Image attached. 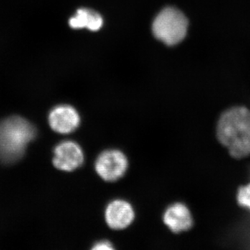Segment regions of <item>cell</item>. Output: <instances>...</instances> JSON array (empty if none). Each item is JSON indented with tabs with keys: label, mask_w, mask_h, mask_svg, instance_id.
Masks as SVG:
<instances>
[{
	"label": "cell",
	"mask_w": 250,
	"mask_h": 250,
	"mask_svg": "<svg viewBox=\"0 0 250 250\" xmlns=\"http://www.w3.org/2000/svg\"><path fill=\"white\" fill-rule=\"evenodd\" d=\"M216 136L231 157L250 156V110L237 106L224 111L217 123Z\"/></svg>",
	"instance_id": "1"
},
{
	"label": "cell",
	"mask_w": 250,
	"mask_h": 250,
	"mask_svg": "<svg viewBox=\"0 0 250 250\" xmlns=\"http://www.w3.org/2000/svg\"><path fill=\"white\" fill-rule=\"evenodd\" d=\"M36 136L34 125L21 117L0 122V161L12 164L20 160Z\"/></svg>",
	"instance_id": "2"
},
{
	"label": "cell",
	"mask_w": 250,
	"mask_h": 250,
	"mask_svg": "<svg viewBox=\"0 0 250 250\" xmlns=\"http://www.w3.org/2000/svg\"><path fill=\"white\" fill-rule=\"evenodd\" d=\"M188 21L180 10L166 7L156 16L152 24L153 34L166 45L174 46L185 39Z\"/></svg>",
	"instance_id": "3"
},
{
	"label": "cell",
	"mask_w": 250,
	"mask_h": 250,
	"mask_svg": "<svg viewBox=\"0 0 250 250\" xmlns=\"http://www.w3.org/2000/svg\"><path fill=\"white\" fill-rule=\"evenodd\" d=\"M129 166L127 158L119 149H107L95 161V169L105 182H113L122 178Z\"/></svg>",
	"instance_id": "4"
},
{
	"label": "cell",
	"mask_w": 250,
	"mask_h": 250,
	"mask_svg": "<svg viewBox=\"0 0 250 250\" xmlns=\"http://www.w3.org/2000/svg\"><path fill=\"white\" fill-rule=\"evenodd\" d=\"M54 167L64 172H72L84 162L83 149L73 141H65L56 146L52 160Z\"/></svg>",
	"instance_id": "5"
},
{
	"label": "cell",
	"mask_w": 250,
	"mask_h": 250,
	"mask_svg": "<svg viewBox=\"0 0 250 250\" xmlns=\"http://www.w3.org/2000/svg\"><path fill=\"white\" fill-rule=\"evenodd\" d=\"M48 121L50 127L55 132L61 134H68L78 129L81 123V118L78 111L73 106L62 104L51 110Z\"/></svg>",
	"instance_id": "6"
},
{
	"label": "cell",
	"mask_w": 250,
	"mask_h": 250,
	"mask_svg": "<svg viewBox=\"0 0 250 250\" xmlns=\"http://www.w3.org/2000/svg\"><path fill=\"white\" fill-rule=\"evenodd\" d=\"M135 211L131 204L124 200L110 202L105 210V220L112 229L123 230L134 222Z\"/></svg>",
	"instance_id": "7"
},
{
	"label": "cell",
	"mask_w": 250,
	"mask_h": 250,
	"mask_svg": "<svg viewBox=\"0 0 250 250\" xmlns=\"http://www.w3.org/2000/svg\"><path fill=\"white\" fill-rule=\"evenodd\" d=\"M163 220L169 229L175 233L188 231L193 225L191 212L187 205L181 202L169 206L164 212Z\"/></svg>",
	"instance_id": "8"
},
{
	"label": "cell",
	"mask_w": 250,
	"mask_h": 250,
	"mask_svg": "<svg viewBox=\"0 0 250 250\" xmlns=\"http://www.w3.org/2000/svg\"><path fill=\"white\" fill-rule=\"evenodd\" d=\"M103 19L98 13L88 9H80L69 20L72 29H87L91 31L100 30L103 25Z\"/></svg>",
	"instance_id": "9"
},
{
	"label": "cell",
	"mask_w": 250,
	"mask_h": 250,
	"mask_svg": "<svg viewBox=\"0 0 250 250\" xmlns=\"http://www.w3.org/2000/svg\"><path fill=\"white\" fill-rule=\"evenodd\" d=\"M236 198L240 207L250 210V183L238 188Z\"/></svg>",
	"instance_id": "10"
},
{
	"label": "cell",
	"mask_w": 250,
	"mask_h": 250,
	"mask_svg": "<svg viewBox=\"0 0 250 250\" xmlns=\"http://www.w3.org/2000/svg\"><path fill=\"white\" fill-rule=\"evenodd\" d=\"M114 248L113 245L108 241H103L98 242L94 245L92 250H113Z\"/></svg>",
	"instance_id": "11"
}]
</instances>
